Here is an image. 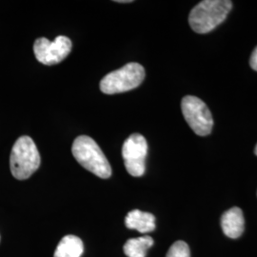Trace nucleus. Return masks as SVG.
Segmentation results:
<instances>
[{"instance_id": "obj_9", "label": "nucleus", "mask_w": 257, "mask_h": 257, "mask_svg": "<svg viewBox=\"0 0 257 257\" xmlns=\"http://www.w3.org/2000/svg\"><path fill=\"white\" fill-rule=\"evenodd\" d=\"M125 224L128 229L137 230L141 233H147L156 229V217L150 212L133 210L127 214Z\"/></svg>"}, {"instance_id": "obj_6", "label": "nucleus", "mask_w": 257, "mask_h": 257, "mask_svg": "<svg viewBox=\"0 0 257 257\" xmlns=\"http://www.w3.org/2000/svg\"><path fill=\"white\" fill-rule=\"evenodd\" d=\"M147 154V140L140 134H133L125 140L122 147V156L130 175L140 177L145 174Z\"/></svg>"}, {"instance_id": "obj_11", "label": "nucleus", "mask_w": 257, "mask_h": 257, "mask_svg": "<svg viewBox=\"0 0 257 257\" xmlns=\"http://www.w3.org/2000/svg\"><path fill=\"white\" fill-rule=\"evenodd\" d=\"M154 245V239L149 235L128 239L124 245V253L128 257H146L148 249Z\"/></svg>"}, {"instance_id": "obj_3", "label": "nucleus", "mask_w": 257, "mask_h": 257, "mask_svg": "<svg viewBox=\"0 0 257 257\" xmlns=\"http://www.w3.org/2000/svg\"><path fill=\"white\" fill-rule=\"evenodd\" d=\"M40 155L37 145L30 137L19 138L13 146L10 156V169L19 180L28 179L40 166Z\"/></svg>"}, {"instance_id": "obj_15", "label": "nucleus", "mask_w": 257, "mask_h": 257, "mask_svg": "<svg viewBox=\"0 0 257 257\" xmlns=\"http://www.w3.org/2000/svg\"><path fill=\"white\" fill-rule=\"evenodd\" d=\"M254 154H255V155L257 156V144L256 146H255V149H254Z\"/></svg>"}, {"instance_id": "obj_8", "label": "nucleus", "mask_w": 257, "mask_h": 257, "mask_svg": "<svg viewBox=\"0 0 257 257\" xmlns=\"http://www.w3.org/2000/svg\"><path fill=\"white\" fill-rule=\"evenodd\" d=\"M244 216L242 210L233 207L221 216V228L225 235L230 238H238L244 231Z\"/></svg>"}, {"instance_id": "obj_12", "label": "nucleus", "mask_w": 257, "mask_h": 257, "mask_svg": "<svg viewBox=\"0 0 257 257\" xmlns=\"http://www.w3.org/2000/svg\"><path fill=\"white\" fill-rule=\"evenodd\" d=\"M166 257H191L190 248L186 242L181 240L176 241L169 248Z\"/></svg>"}, {"instance_id": "obj_1", "label": "nucleus", "mask_w": 257, "mask_h": 257, "mask_svg": "<svg viewBox=\"0 0 257 257\" xmlns=\"http://www.w3.org/2000/svg\"><path fill=\"white\" fill-rule=\"evenodd\" d=\"M231 8L230 0L201 1L190 13V26L197 34H208L227 19Z\"/></svg>"}, {"instance_id": "obj_5", "label": "nucleus", "mask_w": 257, "mask_h": 257, "mask_svg": "<svg viewBox=\"0 0 257 257\" xmlns=\"http://www.w3.org/2000/svg\"><path fill=\"white\" fill-rule=\"evenodd\" d=\"M184 118L193 132L200 137L209 136L213 126L211 110L200 98L187 95L181 101Z\"/></svg>"}, {"instance_id": "obj_7", "label": "nucleus", "mask_w": 257, "mask_h": 257, "mask_svg": "<svg viewBox=\"0 0 257 257\" xmlns=\"http://www.w3.org/2000/svg\"><path fill=\"white\" fill-rule=\"evenodd\" d=\"M73 43L69 37L58 36L54 41L40 37L34 44V53L37 61L42 64L55 65L60 63L72 51Z\"/></svg>"}, {"instance_id": "obj_2", "label": "nucleus", "mask_w": 257, "mask_h": 257, "mask_svg": "<svg viewBox=\"0 0 257 257\" xmlns=\"http://www.w3.org/2000/svg\"><path fill=\"white\" fill-rule=\"evenodd\" d=\"M72 153L76 161L93 175L107 179L111 175V168L97 143L87 136L75 138Z\"/></svg>"}, {"instance_id": "obj_10", "label": "nucleus", "mask_w": 257, "mask_h": 257, "mask_svg": "<svg viewBox=\"0 0 257 257\" xmlns=\"http://www.w3.org/2000/svg\"><path fill=\"white\" fill-rule=\"evenodd\" d=\"M84 251L82 240L73 235H66L55 248L54 257H80Z\"/></svg>"}, {"instance_id": "obj_13", "label": "nucleus", "mask_w": 257, "mask_h": 257, "mask_svg": "<svg viewBox=\"0 0 257 257\" xmlns=\"http://www.w3.org/2000/svg\"><path fill=\"white\" fill-rule=\"evenodd\" d=\"M249 65L252 70L257 72V47L253 50V52L251 54L250 59H249Z\"/></svg>"}, {"instance_id": "obj_14", "label": "nucleus", "mask_w": 257, "mask_h": 257, "mask_svg": "<svg viewBox=\"0 0 257 257\" xmlns=\"http://www.w3.org/2000/svg\"><path fill=\"white\" fill-rule=\"evenodd\" d=\"M115 2H117V3H131L132 1H130V0H116Z\"/></svg>"}, {"instance_id": "obj_4", "label": "nucleus", "mask_w": 257, "mask_h": 257, "mask_svg": "<svg viewBox=\"0 0 257 257\" xmlns=\"http://www.w3.org/2000/svg\"><path fill=\"white\" fill-rule=\"evenodd\" d=\"M145 78V69L138 63H128L105 75L100 81V90L106 94L128 92L138 88Z\"/></svg>"}]
</instances>
